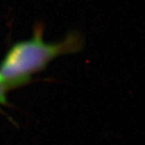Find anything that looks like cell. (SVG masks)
I'll use <instances>...</instances> for the list:
<instances>
[{
  "instance_id": "6da1fadb",
  "label": "cell",
  "mask_w": 145,
  "mask_h": 145,
  "mask_svg": "<svg viewBox=\"0 0 145 145\" xmlns=\"http://www.w3.org/2000/svg\"><path fill=\"white\" fill-rule=\"evenodd\" d=\"M83 46L79 32H70L59 42H46L41 27H37L31 38L18 41L8 49L0 62V82L8 90L24 86L56 58L77 53Z\"/></svg>"
},
{
  "instance_id": "7a4b0ae2",
  "label": "cell",
  "mask_w": 145,
  "mask_h": 145,
  "mask_svg": "<svg viewBox=\"0 0 145 145\" xmlns=\"http://www.w3.org/2000/svg\"><path fill=\"white\" fill-rule=\"evenodd\" d=\"M9 90H7L5 85L0 82V113L2 112V107H7L9 105V101L7 100V93Z\"/></svg>"
}]
</instances>
